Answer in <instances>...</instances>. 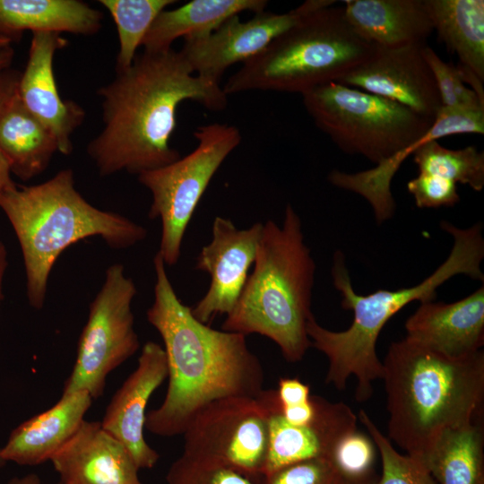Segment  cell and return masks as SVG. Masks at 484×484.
I'll return each mask as SVG.
<instances>
[{
    "label": "cell",
    "instance_id": "4",
    "mask_svg": "<svg viewBox=\"0 0 484 484\" xmlns=\"http://www.w3.org/2000/svg\"><path fill=\"white\" fill-rule=\"evenodd\" d=\"M383 367L387 437L421 462L444 431L483 416V350L450 359L404 338Z\"/></svg>",
    "mask_w": 484,
    "mask_h": 484
},
{
    "label": "cell",
    "instance_id": "26",
    "mask_svg": "<svg viewBox=\"0 0 484 484\" xmlns=\"http://www.w3.org/2000/svg\"><path fill=\"white\" fill-rule=\"evenodd\" d=\"M434 30L459 64L484 82V1L424 0Z\"/></svg>",
    "mask_w": 484,
    "mask_h": 484
},
{
    "label": "cell",
    "instance_id": "33",
    "mask_svg": "<svg viewBox=\"0 0 484 484\" xmlns=\"http://www.w3.org/2000/svg\"><path fill=\"white\" fill-rule=\"evenodd\" d=\"M262 484H344L327 459L315 458L283 467L263 478Z\"/></svg>",
    "mask_w": 484,
    "mask_h": 484
},
{
    "label": "cell",
    "instance_id": "36",
    "mask_svg": "<svg viewBox=\"0 0 484 484\" xmlns=\"http://www.w3.org/2000/svg\"><path fill=\"white\" fill-rule=\"evenodd\" d=\"M276 393L281 407L297 405L311 397L309 385L296 377L280 378Z\"/></svg>",
    "mask_w": 484,
    "mask_h": 484
},
{
    "label": "cell",
    "instance_id": "40",
    "mask_svg": "<svg viewBox=\"0 0 484 484\" xmlns=\"http://www.w3.org/2000/svg\"><path fill=\"white\" fill-rule=\"evenodd\" d=\"M8 265L7 250L4 242L0 239V309L4 300V280Z\"/></svg>",
    "mask_w": 484,
    "mask_h": 484
},
{
    "label": "cell",
    "instance_id": "6",
    "mask_svg": "<svg viewBox=\"0 0 484 484\" xmlns=\"http://www.w3.org/2000/svg\"><path fill=\"white\" fill-rule=\"evenodd\" d=\"M315 272L301 220L288 204L281 226L264 223L252 272L221 330L265 336L287 361L301 360L311 347L307 324Z\"/></svg>",
    "mask_w": 484,
    "mask_h": 484
},
{
    "label": "cell",
    "instance_id": "29",
    "mask_svg": "<svg viewBox=\"0 0 484 484\" xmlns=\"http://www.w3.org/2000/svg\"><path fill=\"white\" fill-rule=\"evenodd\" d=\"M412 154L419 174L467 185L477 192L484 186V154L474 146L452 150L432 140L418 147Z\"/></svg>",
    "mask_w": 484,
    "mask_h": 484
},
{
    "label": "cell",
    "instance_id": "38",
    "mask_svg": "<svg viewBox=\"0 0 484 484\" xmlns=\"http://www.w3.org/2000/svg\"><path fill=\"white\" fill-rule=\"evenodd\" d=\"M457 73L463 83L471 86V90L477 95L481 104L484 105L483 81H481L471 70L458 64L456 65Z\"/></svg>",
    "mask_w": 484,
    "mask_h": 484
},
{
    "label": "cell",
    "instance_id": "20",
    "mask_svg": "<svg viewBox=\"0 0 484 484\" xmlns=\"http://www.w3.org/2000/svg\"><path fill=\"white\" fill-rule=\"evenodd\" d=\"M461 134H484V110L441 107L430 128L414 143L374 169L348 174L332 171L329 181L341 188L362 195L371 204L380 224L392 217L395 203L390 185L402 161L423 143Z\"/></svg>",
    "mask_w": 484,
    "mask_h": 484
},
{
    "label": "cell",
    "instance_id": "13",
    "mask_svg": "<svg viewBox=\"0 0 484 484\" xmlns=\"http://www.w3.org/2000/svg\"><path fill=\"white\" fill-rule=\"evenodd\" d=\"M424 45L393 48L376 46L367 60L336 82L392 100L434 120L442 105L422 55Z\"/></svg>",
    "mask_w": 484,
    "mask_h": 484
},
{
    "label": "cell",
    "instance_id": "11",
    "mask_svg": "<svg viewBox=\"0 0 484 484\" xmlns=\"http://www.w3.org/2000/svg\"><path fill=\"white\" fill-rule=\"evenodd\" d=\"M278 402L273 389L257 396H232L210 402L191 419L182 434V454L213 460L263 480L268 420Z\"/></svg>",
    "mask_w": 484,
    "mask_h": 484
},
{
    "label": "cell",
    "instance_id": "45",
    "mask_svg": "<svg viewBox=\"0 0 484 484\" xmlns=\"http://www.w3.org/2000/svg\"><path fill=\"white\" fill-rule=\"evenodd\" d=\"M5 463L6 462L3 459L1 455V447H0V470L4 466Z\"/></svg>",
    "mask_w": 484,
    "mask_h": 484
},
{
    "label": "cell",
    "instance_id": "23",
    "mask_svg": "<svg viewBox=\"0 0 484 484\" xmlns=\"http://www.w3.org/2000/svg\"><path fill=\"white\" fill-rule=\"evenodd\" d=\"M102 13L78 0H0V37L19 40L25 30L92 35Z\"/></svg>",
    "mask_w": 484,
    "mask_h": 484
},
{
    "label": "cell",
    "instance_id": "2",
    "mask_svg": "<svg viewBox=\"0 0 484 484\" xmlns=\"http://www.w3.org/2000/svg\"><path fill=\"white\" fill-rule=\"evenodd\" d=\"M153 267V302L146 317L162 339L169 383L162 403L147 412L145 429L172 437L213 401L259 395L264 372L245 335L213 329L193 315L177 296L159 253Z\"/></svg>",
    "mask_w": 484,
    "mask_h": 484
},
{
    "label": "cell",
    "instance_id": "37",
    "mask_svg": "<svg viewBox=\"0 0 484 484\" xmlns=\"http://www.w3.org/2000/svg\"><path fill=\"white\" fill-rule=\"evenodd\" d=\"M21 74L11 67L0 70V115L17 94Z\"/></svg>",
    "mask_w": 484,
    "mask_h": 484
},
{
    "label": "cell",
    "instance_id": "5",
    "mask_svg": "<svg viewBox=\"0 0 484 484\" xmlns=\"http://www.w3.org/2000/svg\"><path fill=\"white\" fill-rule=\"evenodd\" d=\"M5 214L21 246L30 306L46 302L50 272L70 246L99 237L111 249L130 248L148 232L135 221L90 203L75 188L73 171L65 169L45 182L0 193Z\"/></svg>",
    "mask_w": 484,
    "mask_h": 484
},
{
    "label": "cell",
    "instance_id": "39",
    "mask_svg": "<svg viewBox=\"0 0 484 484\" xmlns=\"http://www.w3.org/2000/svg\"><path fill=\"white\" fill-rule=\"evenodd\" d=\"M8 160L0 150V193L15 186Z\"/></svg>",
    "mask_w": 484,
    "mask_h": 484
},
{
    "label": "cell",
    "instance_id": "28",
    "mask_svg": "<svg viewBox=\"0 0 484 484\" xmlns=\"http://www.w3.org/2000/svg\"><path fill=\"white\" fill-rule=\"evenodd\" d=\"M111 14L117 30L119 49L116 72L129 68L146 33L158 15L175 0H99Z\"/></svg>",
    "mask_w": 484,
    "mask_h": 484
},
{
    "label": "cell",
    "instance_id": "19",
    "mask_svg": "<svg viewBox=\"0 0 484 484\" xmlns=\"http://www.w3.org/2000/svg\"><path fill=\"white\" fill-rule=\"evenodd\" d=\"M50 462L63 484H143L126 447L100 421L84 419Z\"/></svg>",
    "mask_w": 484,
    "mask_h": 484
},
{
    "label": "cell",
    "instance_id": "42",
    "mask_svg": "<svg viewBox=\"0 0 484 484\" xmlns=\"http://www.w3.org/2000/svg\"><path fill=\"white\" fill-rule=\"evenodd\" d=\"M40 478L35 473H29L22 477H14L5 484H40Z\"/></svg>",
    "mask_w": 484,
    "mask_h": 484
},
{
    "label": "cell",
    "instance_id": "16",
    "mask_svg": "<svg viewBox=\"0 0 484 484\" xmlns=\"http://www.w3.org/2000/svg\"><path fill=\"white\" fill-rule=\"evenodd\" d=\"M66 44L59 33H32L17 94L24 107L51 132L58 151L70 155L72 134L83 122L85 112L77 103L63 100L58 93L53 60L56 50Z\"/></svg>",
    "mask_w": 484,
    "mask_h": 484
},
{
    "label": "cell",
    "instance_id": "35",
    "mask_svg": "<svg viewBox=\"0 0 484 484\" xmlns=\"http://www.w3.org/2000/svg\"><path fill=\"white\" fill-rule=\"evenodd\" d=\"M422 55L432 72L439 92L442 107L462 108L454 91V78L456 75L455 65L443 61L434 49L427 44L422 47Z\"/></svg>",
    "mask_w": 484,
    "mask_h": 484
},
{
    "label": "cell",
    "instance_id": "1",
    "mask_svg": "<svg viewBox=\"0 0 484 484\" xmlns=\"http://www.w3.org/2000/svg\"><path fill=\"white\" fill-rule=\"evenodd\" d=\"M97 93L104 125L87 153L101 177L121 171L138 176L178 160L170 139L183 101H196L211 111L228 104L220 83L195 74L173 48L143 50Z\"/></svg>",
    "mask_w": 484,
    "mask_h": 484
},
{
    "label": "cell",
    "instance_id": "46",
    "mask_svg": "<svg viewBox=\"0 0 484 484\" xmlns=\"http://www.w3.org/2000/svg\"><path fill=\"white\" fill-rule=\"evenodd\" d=\"M56 484H63V483L59 482V483H56Z\"/></svg>",
    "mask_w": 484,
    "mask_h": 484
},
{
    "label": "cell",
    "instance_id": "10",
    "mask_svg": "<svg viewBox=\"0 0 484 484\" xmlns=\"http://www.w3.org/2000/svg\"><path fill=\"white\" fill-rule=\"evenodd\" d=\"M137 293L122 264L109 265L104 281L89 305L75 361L62 394L86 392L92 399L105 391L108 376L140 348L132 303Z\"/></svg>",
    "mask_w": 484,
    "mask_h": 484
},
{
    "label": "cell",
    "instance_id": "27",
    "mask_svg": "<svg viewBox=\"0 0 484 484\" xmlns=\"http://www.w3.org/2000/svg\"><path fill=\"white\" fill-rule=\"evenodd\" d=\"M422 463L437 484H484L483 416L444 431Z\"/></svg>",
    "mask_w": 484,
    "mask_h": 484
},
{
    "label": "cell",
    "instance_id": "24",
    "mask_svg": "<svg viewBox=\"0 0 484 484\" xmlns=\"http://www.w3.org/2000/svg\"><path fill=\"white\" fill-rule=\"evenodd\" d=\"M267 4L265 0H192L175 9L162 11L142 46L145 51L168 50L178 38L206 35L230 17L243 12L261 13Z\"/></svg>",
    "mask_w": 484,
    "mask_h": 484
},
{
    "label": "cell",
    "instance_id": "8",
    "mask_svg": "<svg viewBox=\"0 0 484 484\" xmlns=\"http://www.w3.org/2000/svg\"><path fill=\"white\" fill-rule=\"evenodd\" d=\"M315 125L344 152L380 165L418 141L430 118L392 100L336 82L303 94Z\"/></svg>",
    "mask_w": 484,
    "mask_h": 484
},
{
    "label": "cell",
    "instance_id": "41",
    "mask_svg": "<svg viewBox=\"0 0 484 484\" xmlns=\"http://www.w3.org/2000/svg\"><path fill=\"white\" fill-rule=\"evenodd\" d=\"M13 56L14 50L11 46L0 49V70L9 68L12 65Z\"/></svg>",
    "mask_w": 484,
    "mask_h": 484
},
{
    "label": "cell",
    "instance_id": "14",
    "mask_svg": "<svg viewBox=\"0 0 484 484\" xmlns=\"http://www.w3.org/2000/svg\"><path fill=\"white\" fill-rule=\"evenodd\" d=\"M262 222L244 229L230 219L215 217L211 241L202 247L195 268L210 275L205 295L191 307L193 315L208 324L218 315H229L235 307L254 264L263 230Z\"/></svg>",
    "mask_w": 484,
    "mask_h": 484
},
{
    "label": "cell",
    "instance_id": "30",
    "mask_svg": "<svg viewBox=\"0 0 484 484\" xmlns=\"http://www.w3.org/2000/svg\"><path fill=\"white\" fill-rule=\"evenodd\" d=\"M358 419L380 454L382 472L375 484H437L420 461L394 449L390 439L378 429L365 411L359 412Z\"/></svg>",
    "mask_w": 484,
    "mask_h": 484
},
{
    "label": "cell",
    "instance_id": "21",
    "mask_svg": "<svg viewBox=\"0 0 484 484\" xmlns=\"http://www.w3.org/2000/svg\"><path fill=\"white\" fill-rule=\"evenodd\" d=\"M86 392L62 394L48 410L18 425L9 435L1 455L22 466L50 461L77 432L92 403Z\"/></svg>",
    "mask_w": 484,
    "mask_h": 484
},
{
    "label": "cell",
    "instance_id": "25",
    "mask_svg": "<svg viewBox=\"0 0 484 484\" xmlns=\"http://www.w3.org/2000/svg\"><path fill=\"white\" fill-rule=\"evenodd\" d=\"M0 150L12 174L22 181L44 172L58 151L51 132L24 107L18 94L0 115Z\"/></svg>",
    "mask_w": 484,
    "mask_h": 484
},
{
    "label": "cell",
    "instance_id": "17",
    "mask_svg": "<svg viewBox=\"0 0 484 484\" xmlns=\"http://www.w3.org/2000/svg\"><path fill=\"white\" fill-rule=\"evenodd\" d=\"M357 421L358 417L344 402H331L319 397L315 419L305 425H292L281 414L278 402L268 420L263 478L299 462L315 458L329 460L337 445L357 430Z\"/></svg>",
    "mask_w": 484,
    "mask_h": 484
},
{
    "label": "cell",
    "instance_id": "43",
    "mask_svg": "<svg viewBox=\"0 0 484 484\" xmlns=\"http://www.w3.org/2000/svg\"><path fill=\"white\" fill-rule=\"evenodd\" d=\"M377 476L374 471L368 475L359 478L344 479V484H375Z\"/></svg>",
    "mask_w": 484,
    "mask_h": 484
},
{
    "label": "cell",
    "instance_id": "32",
    "mask_svg": "<svg viewBox=\"0 0 484 484\" xmlns=\"http://www.w3.org/2000/svg\"><path fill=\"white\" fill-rule=\"evenodd\" d=\"M375 446L371 438L356 430L337 445L329 461L343 479L363 477L375 471Z\"/></svg>",
    "mask_w": 484,
    "mask_h": 484
},
{
    "label": "cell",
    "instance_id": "9",
    "mask_svg": "<svg viewBox=\"0 0 484 484\" xmlns=\"http://www.w3.org/2000/svg\"><path fill=\"white\" fill-rule=\"evenodd\" d=\"M197 144L183 158L137 176L151 194L148 212L151 220L160 219V254L166 265L177 264L188 223L211 180L241 143L238 127L212 123L194 132Z\"/></svg>",
    "mask_w": 484,
    "mask_h": 484
},
{
    "label": "cell",
    "instance_id": "44",
    "mask_svg": "<svg viewBox=\"0 0 484 484\" xmlns=\"http://www.w3.org/2000/svg\"><path fill=\"white\" fill-rule=\"evenodd\" d=\"M11 44L12 42L9 39L0 37V49L10 47Z\"/></svg>",
    "mask_w": 484,
    "mask_h": 484
},
{
    "label": "cell",
    "instance_id": "7",
    "mask_svg": "<svg viewBox=\"0 0 484 484\" xmlns=\"http://www.w3.org/2000/svg\"><path fill=\"white\" fill-rule=\"evenodd\" d=\"M348 22L343 6L316 11L242 64L224 84L230 94L246 91L300 93L336 82L374 52Z\"/></svg>",
    "mask_w": 484,
    "mask_h": 484
},
{
    "label": "cell",
    "instance_id": "22",
    "mask_svg": "<svg viewBox=\"0 0 484 484\" xmlns=\"http://www.w3.org/2000/svg\"><path fill=\"white\" fill-rule=\"evenodd\" d=\"M345 17L364 40L393 48L426 44L434 31L424 0H346Z\"/></svg>",
    "mask_w": 484,
    "mask_h": 484
},
{
    "label": "cell",
    "instance_id": "34",
    "mask_svg": "<svg viewBox=\"0 0 484 484\" xmlns=\"http://www.w3.org/2000/svg\"><path fill=\"white\" fill-rule=\"evenodd\" d=\"M419 208L454 206L460 201L456 184L433 175L419 174L407 183Z\"/></svg>",
    "mask_w": 484,
    "mask_h": 484
},
{
    "label": "cell",
    "instance_id": "18",
    "mask_svg": "<svg viewBox=\"0 0 484 484\" xmlns=\"http://www.w3.org/2000/svg\"><path fill=\"white\" fill-rule=\"evenodd\" d=\"M406 340L450 359L484 345V286L453 302H424L405 323Z\"/></svg>",
    "mask_w": 484,
    "mask_h": 484
},
{
    "label": "cell",
    "instance_id": "15",
    "mask_svg": "<svg viewBox=\"0 0 484 484\" xmlns=\"http://www.w3.org/2000/svg\"><path fill=\"white\" fill-rule=\"evenodd\" d=\"M167 378L163 347L151 341L145 342L136 368L114 393L100 421L126 447L139 470L153 468L160 458L146 442L143 430L149 400Z\"/></svg>",
    "mask_w": 484,
    "mask_h": 484
},
{
    "label": "cell",
    "instance_id": "3",
    "mask_svg": "<svg viewBox=\"0 0 484 484\" xmlns=\"http://www.w3.org/2000/svg\"><path fill=\"white\" fill-rule=\"evenodd\" d=\"M440 227L454 238L451 252L431 275L410 288L378 290L366 296L358 294L352 288L343 253L338 250L333 255V285L341 295L342 308L353 312V321L348 329L334 332L320 325L312 315L307 333L311 347L328 359L325 382L343 390L348 378L354 376L357 402L367 401L373 394L372 383L383 378L384 367L376 355V345L383 327L393 315L412 301H433L437 288L457 274L484 281L480 268L484 258L481 223L460 229L443 220Z\"/></svg>",
    "mask_w": 484,
    "mask_h": 484
},
{
    "label": "cell",
    "instance_id": "31",
    "mask_svg": "<svg viewBox=\"0 0 484 484\" xmlns=\"http://www.w3.org/2000/svg\"><path fill=\"white\" fill-rule=\"evenodd\" d=\"M167 484H262L221 462L182 454L169 466Z\"/></svg>",
    "mask_w": 484,
    "mask_h": 484
},
{
    "label": "cell",
    "instance_id": "12",
    "mask_svg": "<svg viewBox=\"0 0 484 484\" xmlns=\"http://www.w3.org/2000/svg\"><path fill=\"white\" fill-rule=\"evenodd\" d=\"M334 3L307 0L287 13L263 11L246 22L235 15L206 35L184 39L179 51L195 74L220 83L229 66L244 64L308 15Z\"/></svg>",
    "mask_w": 484,
    "mask_h": 484
}]
</instances>
